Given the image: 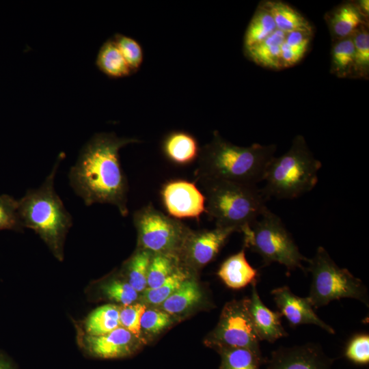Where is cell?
I'll return each instance as SVG.
<instances>
[{
	"mask_svg": "<svg viewBox=\"0 0 369 369\" xmlns=\"http://www.w3.org/2000/svg\"><path fill=\"white\" fill-rule=\"evenodd\" d=\"M135 137H120L114 133L94 134L82 147L68 173L69 183L86 206L96 203L117 207L128 215V185L120 161V150L140 143Z\"/></svg>",
	"mask_w": 369,
	"mask_h": 369,
	"instance_id": "1",
	"label": "cell"
},
{
	"mask_svg": "<svg viewBox=\"0 0 369 369\" xmlns=\"http://www.w3.org/2000/svg\"><path fill=\"white\" fill-rule=\"evenodd\" d=\"M276 145L254 143L243 147L223 139L218 131L202 146L195 175L197 180H222L257 185L275 156Z\"/></svg>",
	"mask_w": 369,
	"mask_h": 369,
	"instance_id": "2",
	"label": "cell"
},
{
	"mask_svg": "<svg viewBox=\"0 0 369 369\" xmlns=\"http://www.w3.org/2000/svg\"><path fill=\"white\" fill-rule=\"evenodd\" d=\"M64 154L61 153L51 172L36 189H28L18 200V213L23 228L33 230L59 260L64 258V245L73 221L56 193L54 182Z\"/></svg>",
	"mask_w": 369,
	"mask_h": 369,
	"instance_id": "3",
	"label": "cell"
},
{
	"mask_svg": "<svg viewBox=\"0 0 369 369\" xmlns=\"http://www.w3.org/2000/svg\"><path fill=\"white\" fill-rule=\"evenodd\" d=\"M198 180L205 197V213L216 226L242 232L267 208V200L258 185L222 180Z\"/></svg>",
	"mask_w": 369,
	"mask_h": 369,
	"instance_id": "4",
	"label": "cell"
},
{
	"mask_svg": "<svg viewBox=\"0 0 369 369\" xmlns=\"http://www.w3.org/2000/svg\"><path fill=\"white\" fill-rule=\"evenodd\" d=\"M321 166L305 138L298 135L286 153L271 161L264 174L262 192L266 200L300 197L316 187Z\"/></svg>",
	"mask_w": 369,
	"mask_h": 369,
	"instance_id": "5",
	"label": "cell"
},
{
	"mask_svg": "<svg viewBox=\"0 0 369 369\" xmlns=\"http://www.w3.org/2000/svg\"><path fill=\"white\" fill-rule=\"evenodd\" d=\"M244 247L249 248L262 258L264 266L277 262L288 271L301 269L308 258L301 254L281 218L266 208L249 227L244 229Z\"/></svg>",
	"mask_w": 369,
	"mask_h": 369,
	"instance_id": "6",
	"label": "cell"
},
{
	"mask_svg": "<svg viewBox=\"0 0 369 369\" xmlns=\"http://www.w3.org/2000/svg\"><path fill=\"white\" fill-rule=\"evenodd\" d=\"M308 262L305 271L312 275L308 298L314 308L325 306L332 301L342 298L359 300L368 307L366 286L348 269L337 265L323 247H318Z\"/></svg>",
	"mask_w": 369,
	"mask_h": 369,
	"instance_id": "7",
	"label": "cell"
},
{
	"mask_svg": "<svg viewBox=\"0 0 369 369\" xmlns=\"http://www.w3.org/2000/svg\"><path fill=\"white\" fill-rule=\"evenodd\" d=\"M133 223L137 233V249L152 254L179 257L191 230L178 219L156 210L151 204L134 213Z\"/></svg>",
	"mask_w": 369,
	"mask_h": 369,
	"instance_id": "8",
	"label": "cell"
},
{
	"mask_svg": "<svg viewBox=\"0 0 369 369\" xmlns=\"http://www.w3.org/2000/svg\"><path fill=\"white\" fill-rule=\"evenodd\" d=\"M247 299L232 300L225 304L216 327L205 343L215 350L223 347L246 348L264 362L260 340L248 312Z\"/></svg>",
	"mask_w": 369,
	"mask_h": 369,
	"instance_id": "9",
	"label": "cell"
},
{
	"mask_svg": "<svg viewBox=\"0 0 369 369\" xmlns=\"http://www.w3.org/2000/svg\"><path fill=\"white\" fill-rule=\"evenodd\" d=\"M234 232L232 228L218 226L210 230H191L179 256L181 262L189 271L204 266L217 256Z\"/></svg>",
	"mask_w": 369,
	"mask_h": 369,
	"instance_id": "10",
	"label": "cell"
},
{
	"mask_svg": "<svg viewBox=\"0 0 369 369\" xmlns=\"http://www.w3.org/2000/svg\"><path fill=\"white\" fill-rule=\"evenodd\" d=\"M161 195L165 210L173 218L195 219L205 213V197L193 182L181 179L168 181Z\"/></svg>",
	"mask_w": 369,
	"mask_h": 369,
	"instance_id": "11",
	"label": "cell"
},
{
	"mask_svg": "<svg viewBox=\"0 0 369 369\" xmlns=\"http://www.w3.org/2000/svg\"><path fill=\"white\" fill-rule=\"evenodd\" d=\"M81 346L90 355L102 359H115L131 356L138 351L142 340L122 327L98 336L82 333Z\"/></svg>",
	"mask_w": 369,
	"mask_h": 369,
	"instance_id": "12",
	"label": "cell"
},
{
	"mask_svg": "<svg viewBox=\"0 0 369 369\" xmlns=\"http://www.w3.org/2000/svg\"><path fill=\"white\" fill-rule=\"evenodd\" d=\"M267 369H331L333 359L320 346L308 343L292 347H280L266 361Z\"/></svg>",
	"mask_w": 369,
	"mask_h": 369,
	"instance_id": "13",
	"label": "cell"
},
{
	"mask_svg": "<svg viewBox=\"0 0 369 369\" xmlns=\"http://www.w3.org/2000/svg\"><path fill=\"white\" fill-rule=\"evenodd\" d=\"M271 293L278 312L286 317L292 327L311 324L320 327L329 333H335L334 329L314 312L308 297L297 296L286 286L275 288Z\"/></svg>",
	"mask_w": 369,
	"mask_h": 369,
	"instance_id": "14",
	"label": "cell"
},
{
	"mask_svg": "<svg viewBox=\"0 0 369 369\" xmlns=\"http://www.w3.org/2000/svg\"><path fill=\"white\" fill-rule=\"evenodd\" d=\"M252 283L251 297L247 299L248 312L254 329L260 340L273 343L277 340L288 336L282 325V314L268 308L262 301L256 287Z\"/></svg>",
	"mask_w": 369,
	"mask_h": 369,
	"instance_id": "15",
	"label": "cell"
},
{
	"mask_svg": "<svg viewBox=\"0 0 369 369\" xmlns=\"http://www.w3.org/2000/svg\"><path fill=\"white\" fill-rule=\"evenodd\" d=\"M197 139L191 133L183 131L168 133L161 141V150L172 163L185 165L198 159L200 152Z\"/></svg>",
	"mask_w": 369,
	"mask_h": 369,
	"instance_id": "16",
	"label": "cell"
},
{
	"mask_svg": "<svg viewBox=\"0 0 369 369\" xmlns=\"http://www.w3.org/2000/svg\"><path fill=\"white\" fill-rule=\"evenodd\" d=\"M327 15L326 20L334 42L351 36L359 27L366 25V17L357 2L343 3Z\"/></svg>",
	"mask_w": 369,
	"mask_h": 369,
	"instance_id": "17",
	"label": "cell"
},
{
	"mask_svg": "<svg viewBox=\"0 0 369 369\" xmlns=\"http://www.w3.org/2000/svg\"><path fill=\"white\" fill-rule=\"evenodd\" d=\"M245 247L221 264L217 275L230 288L241 289L257 282L258 271L248 262Z\"/></svg>",
	"mask_w": 369,
	"mask_h": 369,
	"instance_id": "18",
	"label": "cell"
},
{
	"mask_svg": "<svg viewBox=\"0 0 369 369\" xmlns=\"http://www.w3.org/2000/svg\"><path fill=\"white\" fill-rule=\"evenodd\" d=\"M272 16L277 29L286 33L306 31L313 33L310 22L298 11L282 1H264L259 3Z\"/></svg>",
	"mask_w": 369,
	"mask_h": 369,
	"instance_id": "19",
	"label": "cell"
},
{
	"mask_svg": "<svg viewBox=\"0 0 369 369\" xmlns=\"http://www.w3.org/2000/svg\"><path fill=\"white\" fill-rule=\"evenodd\" d=\"M286 33L276 29L261 42L244 50L245 55L256 64L273 70H279L281 49Z\"/></svg>",
	"mask_w": 369,
	"mask_h": 369,
	"instance_id": "20",
	"label": "cell"
},
{
	"mask_svg": "<svg viewBox=\"0 0 369 369\" xmlns=\"http://www.w3.org/2000/svg\"><path fill=\"white\" fill-rule=\"evenodd\" d=\"M95 63L97 68L110 78H122L133 74L112 37L100 46Z\"/></svg>",
	"mask_w": 369,
	"mask_h": 369,
	"instance_id": "21",
	"label": "cell"
},
{
	"mask_svg": "<svg viewBox=\"0 0 369 369\" xmlns=\"http://www.w3.org/2000/svg\"><path fill=\"white\" fill-rule=\"evenodd\" d=\"M202 296L198 284L188 278L158 308L171 316L178 315L197 304Z\"/></svg>",
	"mask_w": 369,
	"mask_h": 369,
	"instance_id": "22",
	"label": "cell"
},
{
	"mask_svg": "<svg viewBox=\"0 0 369 369\" xmlns=\"http://www.w3.org/2000/svg\"><path fill=\"white\" fill-rule=\"evenodd\" d=\"M120 307L115 304H106L93 310L83 322V333L98 336L120 327Z\"/></svg>",
	"mask_w": 369,
	"mask_h": 369,
	"instance_id": "23",
	"label": "cell"
},
{
	"mask_svg": "<svg viewBox=\"0 0 369 369\" xmlns=\"http://www.w3.org/2000/svg\"><path fill=\"white\" fill-rule=\"evenodd\" d=\"M152 255L148 251L137 249L124 264V278L138 293L147 288L148 271Z\"/></svg>",
	"mask_w": 369,
	"mask_h": 369,
	"instance_id": "24",
	"label": "cell"
},
{
	"mask_svg": "<svg viewBox=\"0 0 369 369\" xmlns=\"http://www.w3.org/2000/svg\"><path fill=\"white\" fill-rule=\"evenodd\" d=\"M276 29L271 14L259 4L245 33L244 50L261 42Z\"/></svg>",
	"mask_w": 369,
	"mask_h": 369,
	"instance_id": "25",
	"label": "cell"
},
{
	"mask_svg": "<svg viewBox=\"0 0 369 369\" xmlns=\"http://www.w3.org/2000/svg\"><path fill=\"white\" fill-rule=\"evenodd\" d=\"M312 33L291 31L286 33L281 49L282 68L299 63L308 50Z\"/></svg>",
	"mask_w": 369,
	"mask_h": 369,
	"instance_id": "26",
	"label": "cell"
},
{
	"mask_svg": "<svg viewBox=\"0 0 369 369\" xmlns=\"http://www.w3.org/2000/svg\"><path fill=\"white\" fill-rule=\"evenodd\" d=\"M189 273L185 266H181L159 286L144 290L139 297L140 302L146 305L159 306L184 280L190 278Z\"/></svg>",
	"mask_w": 369,
	"mask_h": 369,
	"instance_id": "27",
	"label": "cell"
},
{
	"mask_svg": "<svg viewBox=\"0 0 369 369\" xmlns=\"http://www.w3.org/2000/svg\"><path fill=\"white\" fill-rule=\"evenodd\" d=\"M182 265L180 259L176 256L152 254L148 271L147 288H155L159 286Z\"/></svg>",
	"mask_w": 369,
	"mask_h": 369,
	"instance_id": "28",
	"label": "cell"
},
{
	"mask_svg": "<svg viewBox=\"0 0 369 369\" xmlns=\"http://www.w3.org/2000/svg\"><path fill=\"white\" fill-rule=\"evenodd\" d=\"M354 45L351 36L334 42L331 72L339 78L353 77Z\"/></svg>",
	"mask_w": 369,
	"mask_h": 369,
	"instance_id": "29",
	"label": "cell"
},
{
	"mask_svg": "<svg viewBox=\"0 0 369 369\" xmlns=\"http://www.w3.org/2000/svg\"><path fill=\"white\" fill-rule=\"evenodd\" d=\"M98 292L105 299L126 306L135 303L139 293L124 277H113L99 284Z\"/></svg>",
	"mask_w": 369,
	"mask_h": 369,
	"instance_id": "30",
	"label": "cell"
},
{
	"mask_svg": "<svg viewBox=\"0 0 369 369\" xmlns=\"http://www.w3.org/2000/svg\"><path fill=\"white\" fill-rule=\"evenodd\" d=\"M216 351L221 356L219 369H260L264 363L246 348L223 347Z\"/></svg>",
	"mask_w": 369,
	"mask_h": 369,
	"instance_id": "31",
	"label": "cell"
},
{
	"mask_svg": "<svg viewBox=\"0 0 369 369\" xmlns=\"http://www.w3.org/2000/svg\"><path fill=\"white\" fill-rule=\"evenodd\" d=\"M354 45L353 77L368 78L369 73V32L366 25L351 35Z\"/></svg>",
	"mask_w": 369,
	"mask_h": 369,
	"instance_id": "32",
	"label": "cell"
},
{
	"mask_svg": "<svg viewBox=\"0 0 369 369\" xmlns=\"http://www.w3.org/2000/svg\"><path fill=\"white\" fill-rule=\"evenodd\" d=\"M133 74L137 72L144 61V50L139 42L120 33L112 36Z\"/></svg>",
	"mask_w": 369,
	"mask_h": 369,
	"instance_id": "33",
	"label": "cell"
},
{
	"mask_svg": "<svg viewBox=\"0 0 369 369\" xmlns=\"http://www.w3.org/2000/svg\"><path fill=\"white\" fill-rule=\"evenodd\" d=\"M18 200L7 195H0V231L9 230L23 232V226L18 213Z\"/></svg>",
	"mask_w": 369,
	"mask_h": 369,
	"instance_id": "34",
	"label": "cell"
},
{
	"mask_svg": "<svg viewBox=\"0 0 369 369\" xmlns=\"http://www.w3.org/2000/svg\"><path fill=\"white\" fill-rule=\"evenodd\" d=\"M172 316L160 309H146L141 318V333L157 335L170 326L173 322Z\"/></svg>",
	"mask_w": 369,
	"mask_h": 369,
	"instance_id": "35",
	"label": "cell"
},
{
	"mask_svg": "<svg viewBox=\"0 0 369 369\" xmlns=\"http://www.w3.org/2000/svg\"><path fill=\"white\" fill-rule=\"evenodd\" d=\"M146 309L147 305L141 302L134 303L126 306H120V327H124L137 338L141 339V318Z\"/></svg>",
	"mask_w": 369,
	"mask_h": 369,
	"instance_id": "36",
	"label": "cell"
},
{
	"mask_svg": "<svg viewBox=\"0 0 369 369\" xmlns=\"http://www.w3.org/2000/svg\"><path fill=\"white\" fill-rule=\"evenodd\" d=\"M346 358L357 364L364 365L369 362V336L359 333L348 342L344 352Z\"/></svg>",
	"mask_w": 369,
	"mask_h": 369,
	"instance_id": "37",
	"label": "cell"
},
{
	"mask_svg": "<svg viewBox=\"0 0 369 369\" xmlns=\"http://www.w3.org/2000/svg\"><path fill=\"white\" fill-rule=\"evenodd\" d=\"M357 5L361 12V13L366 17H368L369 12V1L368 0H360L357 2Z\"/></svg>",
	"mask_w": 369,
	"mask_h": 369,
	"instance_id": "38",
	"label": "cell"
},
{
	"mask_svg": "<svg viewBox=\"0 0 369 369\" xmlns=\"http://www.w3.org/2000/svg\"><path fill=\"white\" fill-rule=\"evenodd\" d=\"M0 369H14L11 362L2 354H0Z\"/></svg>",
	"mask_w": 369,
	"mask_h": 369,
	"instance_id": "39",
	"label": "cell"
}]
</instances>
